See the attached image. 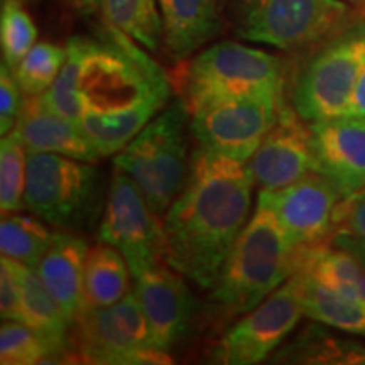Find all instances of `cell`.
Masks as SVG:
<instances>
[{
	"instance_id": "6da1fadb",
	"label": "cell",
	"mask_w": 365,
	"mask_h": 365,
	"mask_svg": "<svg viewBox=\"0 0 365 365\" xmlns=\"http://www.w3.org/2000/svg\"><path fill=\"white\" fill-rule=\"evenodd\" d=\"M254 185L249 163L198 145L185 188L163 217L164 262L212 289L247 225Z\"/></svg>"
},
{
	"instance_id": "7a4b0ae2",
	"label": "cell",
	"mask_w": 365,
	"mask_h": 365,
	"mask_svg": "<svg viewBox=\"0 0 365 365\" xmlns=\"http://www.w3.org/2000/svg\"><path fill=\"white\" fill-rule=\"evenodd\" d=\"M170 95L166 73L124 33L107 24L105 39L81 36L80 127L100 156L120 153Z\"/></svg>"
},
{
	"instance_id": "3957f363",
	"label": "cell",
	"mask_w": 365,
	"mask_h": 365,
	"mask_svg": "<svg viewBox=\"0 0 365 365\" xmlns=\"http://www.w3.org/2000/svg\"><path fill=\"white\" fill-rule=\"evenodd\" d=\"M298 249L262 202L237 237L212 287L210 313L217 323L249 313L296 272Z\"/></svg>"
},
{
	"instance_id": "277c9868",
	"label": "cell",
	"mask_w": 365,
	"mask_h": 365,
	"mask_svg": "<svg viewBox=\"0 0 365 365\" xmlns=\"http://www.w3.org/2000/svg\"><path fill=\"white\" fill-rule=\"evenodd\" d=\"M191 113L185 100L168 103L120 153L113 166L129 175L150 210L164 217L188 180Z\"/></svg>"
},
{
	"instance_id": "5b68a950",
	"label": "cell",
	"mask_w": 365,
	"mask_h": 365,
	"mask_svg": "<svg viewBox=\"0 0 365 365\" xmlns=\"http://www.w3.org/2000/svg\"><path fill=\"white\" fill-rule=\"evenodd\" d=\"M227 19L242 41L298 51L362 19L344 0H228Z\"/></svg>"
},
{
	"instance_id": "8992f818",
	"label": "cell",
	"mask_w": 365,
	"mask_h": 365,
	"mask_svg": "<svg viewBox=\"0 0 365 365\" xmlns=\"http://www.w3.org/2000/svg\"><path fill=\"white\" fill-rule=\"evenodd\" d=\"M107 196L95 163L59 154L27 156L24 208L65 232H83L102 220Z\"/></svg>"
},
{
	"instance_id": "52a82bcc",
	"label": "cell",
	"mask_w": 365,
	"mask_h": 365,
	"mask_svg": "<svg viewBox=\"0 0 365 365\" xmlns=\"http://www.w3.org/2000/svg\"><path fill=\"white\" fill-rule=\"evenodd\" d=\"M286 68L276 54L220 41L191 59L182 76V100L190 113L227 100L284 93Z\"/></svg>"
},
{
	"instance_id": "ba28073f",
	"label": "cell",
	"mask_w": 365,
	"mask_h": 365,
	"mask_svg": "<svg viewBox=\"0 0 365 365\" xmlns=\"http://www.w3.org/2000/svg\"><path fill=\"white\" fill-rule=\"evenodd\" d=\"M365 65V19L328 39L296 80L291 105L304 120L344 117Z\"/></svg>"
},
{
	"instance_id": "9c48e42d",
	"label": "cell",
	"mask_w": 365,
	"mask_h": 365,
	"mask_svg": "<svg viewBox=\"0 0 365 365\" xmlns=\"http://www.w3.org/2000/svg\"><path fill=\"white\" fill-rule=\"evenodd\" d=\"M304 317L296 276L274 289L261 304L223 331L210 360L223 365H255L267 360Z\"/></svg>"
},
{
	"instance_id": "30bf717a",
	"label": "cell",
	"mask_w": 365,
	"mask_h": 365,
	"mask_svg": "<svg viewBox=\"0 0 365 365\" xmlns=\"http://www.w3.org/2000/svg\"><path fill=\"white\" fill-rule=\"evenodd\" d=\"M98 239L124 255L132 276L164 262L163 218L150 210L135 181L118 168L107 191Z\"/></svg>"
},
{
	"instance_id": "8fae6325",
	"label": "cell",
	"mask_w": 365,
	"mask_h": 365,
	"mask_svg": "<svg viewBox=\"0 0 365 365\" xmlns=\"http://www.w3.org/2000/svg\"><path fill=\"white\" fill-rule=\"evenodd\" d=\"M284 102V93H261L210 105L191 113V135L203 148L249 163Z\"/></svg>"
},
{
	"instance_id": "7c38bea8",
	"label": "cell",
	"mask_w": 365,
	"mask_h": 365,
	"mask_svg": "<svg viewBox=\"0 0 365 365\" xmlns=\"http://www.w3.org/2000/svg\"><path fill=\"white\" fill-rule=\"evenodd\" d=\"M339 186L317 171L279 190H261L259 202L271 210L294 249L330 242L339 205Z\"/></svg>"
},
{
	"instance_id": "4fadbf2b",
	"label": "cell",
	"mask_w": 365,
	"mask_h": 365,
	"mask_svg": "<svg viewBox=\"0 0 365 365\" xmlns=\"http://www.w3.org/2000/svg\"><path fill=\"white\" fill-rule=\"evenodd\" d=\"M132 277V293L148 319L153 346L168 354L188 335L196 312L195 296L185 276L166 262Z\"/></svg>"
},
{
	"instance_id": "5bb4252c",
	"label": "cell",
	"mask_w": 365,
	"mask_h": 365,
	"mask_svg": "<svg viewBox=\"0 0 365 365\" xmlns=\"http://www.w3.org/2000/svg\"><path fill=\"white\" fill-rule=\"evenodd\" d=\"M254 182L261 190H279L314 171L312 124L293 105H281L276 124L249 159Z\"/></svg>"
},
{
	"instance_id": "9a60e30c",
	"label": "cell",
	"mask_w": 365,
	"mask_h": 365,
	"mask_svg": "<svg viewBox=\"0 0 365 365\" xmlns=\"http://www.w3.org/2000/svg\"><path fill=\"white\" fill-rule=\"evenodd\" d=\"M71 359L83 364L140 365L170 364V355L145 350L129 335L113 307H83L70 330Z\"/></svg>"
},
{
	"instance_id": "2e32d148",
	"label": "cell",
	"mask_w": 365,
	"mask_h": 365,
	"mask_svg": "<svg viewBox=\"0 0 365 365\" xmlns=\"http://www.w3.org/2000/svg\"><path fill=\"white\" fill-rule=\"evenodd\" d=\"M314 171L349 196L365 188V124L339 117L313 122Z\"/></svg>"
},
{
	"instance_id": "e0dca14e",
	"label": "cell",
	"mask_w": 365,
	"mask_h": 365,
	"mask_svg": "<svg viewBox=\"0 0 365 365\" xmlns=\"http://www.w3.org/2000/svg\"><path fill=\"white\" fill-rule=\"evenodd\" d=\"M16 129L29 154H59L86 163H97L100 159L97 148L91 144L78 122L53 110L41 95L26 97Z\"/></svg>"
},
{
	"instance_id": "ac0fdd59",
	"label": "cell",
	"mask_w": 365,
	"mask_h": 365,
	"mask_svg": "<svg viewBox=\"0 0 365 365\" xmlns=\"http://www.w3.org/2000/svg\"><path fill=\"white\" fill-rule=\"evenodd\" d=\"M163 44L173 61L182 63L222 31L220 0H158Z\"/></svg>"
},
{
	"instance_id": "d6986e66",
	"label": "cell",
	"mask_w": 365,
	"mask_h": 365,
	"mask_svg": "<svg viewBox=\"0 0 365 365\" xmlns=\"http://www.w3.org/2000/svg\"><path fill=\"white\" fill-rule=\"evenodd\" d=\"M88 245L73 232H54L48 252L36 267L41 281L73 319L83 308V271Z\"/></svg>"
},
{
	"instance_id": "ffe728a7",
	"label": "cell",
	"mask_w": 365,
	"mask_h": 365,
	"mask_svg": "<svg viewBox=\"0 0 365 365\" xmlns=\"http://www.w3.org/2000/svg\"><path fill=\"white\" fill-rule=\"evenodd\" d=\"M296 271L307 272L336 293L365 304V266L352 252L331 242L299 249Z\"/></svg>"
},
{
	"instance_id": "44dd1931",
	"label": "cell",
	"mask_w": 365,
	"mask_h": 365,
	"mask_svg": "<svg viewBox=\"0 0 365 365\" xmlns=\"http://www.w3.org/2000/svg\"><path fill=\"white\" fill-rule=\"evenodd\" d=\"M294 276L299 284L304 317L335 330L365 336L364 303L336 293L303 271H296Z\"/></svg>"
},
{
	"instance_id": "7402d4cb",
	"label": "cell",
	"mask_w": 365,
	"mask_h": 365,
	"mask_svg": "<svg viewBox=\"0 0 365 365\" xmlns=\"http://www.w3.org/2000/svg\"><path fill=\"white\" fill-rule=\"evenodd\" d=\"M129 264L112 245L100 242L88 249L83 271V307L105 308L129 291Z\"/></svg>"
},
{
	"instance_id": "603a6c76",
	"label": "cell",
	"mask_w": 365,
	"mask_h": 365,
	"mask_svg": "<svg viewBox=\"0 0 365 365\" xmlns=\"http://www.w3.org/2000/svg\"><path fill=\"white\" fill-rule=\"evenodd\" d=\"M277 364L365 365V345L336 339L319 327H309L301 335L272 354Z\"/></svg>"
},
{
	"instance_id": "cb8c5ba5",
	"label": "cell",
	"mask_w": 365,
	"mask_h": 365,
	"mask_svg": "<svg viewBox=\"0 0 365 365\" xmlns=\"http://www.w3.org/2000/svg\"><path fill=\"white\" fill-rule=\"evenodd\" d=\"M16 271L22 291V323L43 333L48 339L70 345V318L41 281L38 271L17 261Z\"/></svg>"
},
{
	"instance_id": "d4e9b609",
	"label": "cell",
	"mask_w": 365,
	"mask_h": 365,
	"mask_svg": "<svg viewBox=\"0 0 365 365\" xmlns=\"http://www.w3.org/2000/svg\"><path fill=\"white\" fill-rule=\"evenodd\" d=\"M100 11L107 24L150 53L163 44V21L158 0H102Z\"/></svg>"
},
{
	"instance_id": "484cf974",
	"label": "cell",
	"mask_w": 365,
	"mask_h": 365,
	"mask_svg": "<svg viewBox=\"0 0 365 365\" xmlns=\"http://www.w3.org/2000/svg\"><path fill=\"white\" fill-rule=\"evenodd\" d=\"M71 359L70 345L36 331L21 322H4L0 328V364L34 365Z\"/></svg>"
},
{
	"instance_id": "4316f807",
	"label": "cell",
	"mask_w": 365,
	"mask_h": 365,
	"mask_svg": "<svg viewBox=\"0 0 365 365\" xmlns=\"http://www.w3.org/2000/svg\"><path fill=\"white\" fill-rule=\"evenodd\" d=\"M53 234L39 217L9 213L0 223V250L6 257L36 269L51 245Z\"/></svg>"
},
{
	"instance_id": "83f0119b",
	"label": "cell",
	"mask_w": 365,
	"mask_h": 365,
	"mask_svg": "<svg viewBox=\"0 0 365 365\" xmlns=\"http://www.w3.org/2000/svg\"><path fill=\"white\" fill-rule=\"evenodd\" d=\"M65 59L66 46L43 41L36 43L11 71L24 97H39L51 88Z\"/></svg>"
},
{
	"instance_id": "f1b7e54d",
	"label": "cell",
	"mask_w": 365,
	"mask_h": 365,
	"mask_svg": "<svg viewBox=\"0 0 365 365\" xmlns=\"http://www.w3.org/2000/svg\"><path fill=\"white\" fill-rule=\"evenodd\" d=\"M27 153L17 129L2 135L0 143V210L2 215L24 208Z\"/></svg>"
},
{
	"instance_id": "f546056e",
	"label": "cell",
	"mask_w": 365,
	"mask_h": 365,
	"mask_svg": "<svg viewBox=\"0 0 365 365\" xmlns=\"http://www.w3.org/2000/svg\"><path fill=\"white\" fill-rule=\"evenodd\" d=\"M80 76H81V36H75L66 44V59L63 63L58 78L51 88L41 95L46 105L78 122L83 113V103L80 97Z\"/></svg>"
},
{
	"instance_id": "4dcf8cb0",
	"label": "cell",
	"mask_w": 365,
	"mask_h": 365,
	"mask_svg": "<svg viewBox=\"0 0 365 365\" xmlns=\"http://www.w3.org/2000/svg\"><path fill=\"white\" fill-rule=\"evenodd\" d=\"M38 41V27L26 11L24 0H2L0 12V44L2 59L11 68L16 66Z\"/></svg>"
},
{
	"instance_id": "1f68e13d",
	"label": "cell",
	"mask_w": 365,
	"mask_h": 365,
	"mask_svg": "<svg viewBox=\"0 0 365 365\" xmlns=\"http://www.w3.org/2000/svg\"><path fill=\"white\" fill-rule=\"evenodd\" d=\"M336 235L365 240V188L345 196L340 202L331 232V237Z\"/></svg>"
},
{
	"instance_id": "d6a6232c",
	"label": "cell",
	"mask_w": 365,
	"mask_h": 365,
	"mask_svg": "<svg viewBox=\"0 0 365 365\" xmlns=\"http://www.w3.org/2000/svg\"><path fill=\"white\" fill-rule=\"evenodd\" d=\"M22 90L14 78L11 68L2 61L0 66V134L6 135L17 127L22 105Z\"/></svg>"
},
{
	"instance_id": "836d02e7",
	"label": "cell",
	"mask_w": 365,
	"mask_h": 365,
	"mask_svg": "<svg viewBox=\"0 0 365 365\" xmlns=\"http://www.w3.org/2000/svg\"><path fill=\"white\" fill-rule=\"evenodd\" d=\"M0 312L4 322L22 323V291L16 261L2 255L0 261Z\"/></svg>"
},
{
	"instance_id": "e575fe53",
	"label": "cell",
	"mask_w": 365,
	"mask_h": 365,
	"mask_svg": "<svg viewBox=\"0 0 365 365\" xmlns=\"http://www.w3.org/2000/svg\"><path fill=\"white\" fill-rule=\"evenodd\" d=\"M344 117L364 122L365 124V65L362 68V71H360L357 83H355L352 98H350L349 108H346Z\"/></svg>"
},
{
	"instance_id": "d590c367",
	"label": "cell",
	"mask_w": 365,
	"mask_h": 365,
	"mask_svg": "<svg viewBox=\"0 0 365 365\" xmlns=\"http://www.w3.org/2000/svg\"><path fill=\"white\" fill-rule=\"evenodd\" d=\"M330 242L333 245H336V247L352 252L355 257H357L359 261L365 266V240H357V239H350V237L336 235V237H331Z\"/></svg>"
},
{
	"instance_id": "8d00e7d4",
	"label": "cell",
	"mask_w": 365,
	"mask_h": 365,
	"mask_svg": "<svg viewBox=\"0 0 365 365\" xmlns=\"http://www.w3.org/2000/svg\"><path fill=\"white\" fill-rule=\"evenodd\" d=\"M65 2L81 16H93L102 7V0H65Z\"/></svg>"
},
{
	"instance_id": "74e56055",
	"label": "cell",
	"mask_w": 365,
	"mask_h": 365,
	"mask_svg": "<svg viewBox=\"0 0 365 365\" xmlns=\"http://www.w3.org/2000/svg\"><path fill=\"white\" fill-rule=\"evenodd\" d=\"M344 2L355 9V12H357L362 19H365V0H344Z\"/></svg>"
},
{
	"instance_id": "f35d334b",
	"label": "cell",
	"mask_w": 365,
	"mask_h": 365,
	"mask_svg": "<svg viewBox=\"0 0 365 365\" xmlns=\"http://www.w3.org/2000/svg\"><path fill=\"white\" fill-rule=\"evenodd\" d=\"M24 2H26V0H24Z\"/></svg>"
}]
</instances>
